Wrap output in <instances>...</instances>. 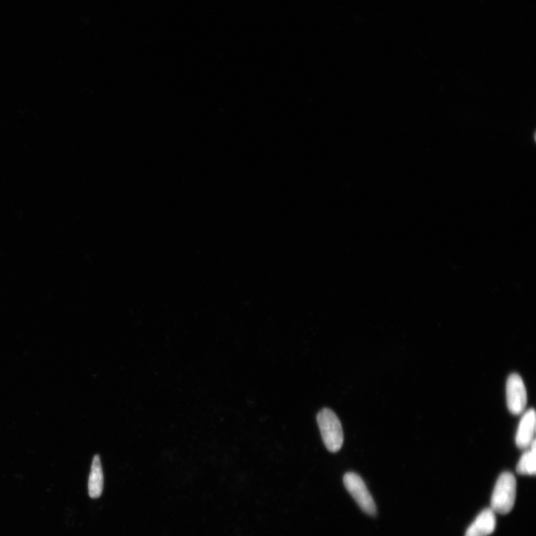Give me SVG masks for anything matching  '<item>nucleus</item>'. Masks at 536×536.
Here are the masks:
<instances>
[{"mask_svg": "<svg viewBox=\"0 0 536 536\" xmlns=\"http://www.w3.org/2000/svg\"><path fill=\"white\" fill-rule=\"evenodd\" d=\"M516 498V480L511 472L506 471L498 478L491 498L490 509L495 513H511Z\"/></svg>", "mask_w": 536, "mask_h": 536, "instance_id": "f257e3e1", "label": "nucleus"}, {"mask_svg": "<svg viewBox=\"0 0 536 536\" xmlns=\"http://www.w3.org/2000/svg\"><path fill=\"white\" fill-rule=\"evenodd\" d=\"M322 438L326 449L333 453L342 449L344 437L343 427L337 415L332 410H321L317 416Z\"/></svg>", "mask_w": 536, "mask_h": 536, "instance_id": "f03ea898", "label": "nucleus"}, {"mask_svg": "<svg viewBox=\"0 0 536 536\" xmlns=\"http://www.w3.org/2000/svg\"><path fill=\"white\" fill-rule=\"evenodd\" d=\"M344 484L362 511L372 516L377 514V505L360 476L355 472H347L344 477Z\"/></svg>", "mask_w": 536, "mask_h": 536, "instance_id": "7ed1b4c3", "label": "nucleus"}, {"mask_svg": "<svg viewBox=\"0 0 536 536\" xmlns=\"http://www.w3.org/2000/svg\"><path fill=\"white\" fill-rule=\"evenodd\" d=\"M506 401L511 413L514 415L524 412L527 403L526 390L520 375H509L506 382Z\"/></svg>", "mask_w": 536, "mask_h": 536, "instance_id": "20e7f679", "label": "nucleus"}, {"mask_svg": "<svg viewBox=\"0 0 536 536\" xmlns=\"http://www.w3.org/2000/svg\"><path fill=\"white\" fill-rule=\"evenodd\" d=\"M535 411L527 410L523 415L515 436V443L518 448L527 449L535 440Z\"/></svg>", "mask_w": 536, "mask_h": 536, "instance_id": "39448f33", "label": "nucleus"}, {"mask_svg": "<svg viewBox=\"0 0 536 536\" xmlns=\"http://www.w3.org/2000/svg\"><path fill=\"white\" fill-rule=\"evenodd\" d=\"M496 527L495 513L491 509L482 511L467 529L465 536H489Z\"/></svg>", "mask_w": 536, "mask_h": 536, "instance_id": "423d86ee", "label": "nucleus"}, {"mask_svg": "<svg viewBox=\"0 0 536 536\" xmlns=\"http://www.w3.org/2000/svg\"><path fill=\"white\" fill-rule=\"evenodd\" d=\"M104 489V475L100 455H95L88 481V493L93 499L100 498Z\"/></svg>", "mask_w": 536, "mask_h": 536, "instance_id": "0eeeda50", "label": "nucleus"}, {"mask_svg": "<svg viewBox=\"0 0 536 536\" xmlns=\"http://www.w3.org/2000/svg\"><path fill=\"white\" fill-rule=\"evenodd\" d=\"M529 449L525 451L518 462L516 471L522 476H535L536 472V442L534 440Z\"/></svg>", "mask_w": 536, "mask_h": 536, "instance_id": "6e6552de", "label": "nucleus"}]
</instances>
